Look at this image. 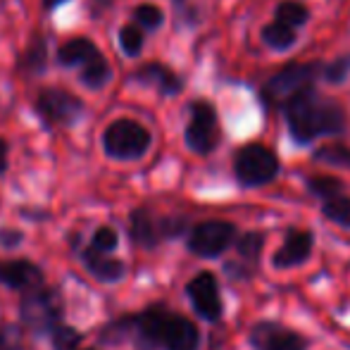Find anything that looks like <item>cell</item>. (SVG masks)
Instances as JSON below:
<instances>
[{
    "instance_id": "obj_1",
    "label": "cell",
    "mask_w": 350,
    "mask_h": 350,
    "mask_svg": "<svg viewBox=\"0 0 350 350\" xmlns=\"http://www.w3.org/2000/svg\"><path fill=\"white\" fill-rule=\"evenodd\" d=\"M286 124L298 143L317 141L319 136H336L346 131V110L341 103L327 98L317 88H305L303 93L286 103Z\"/></svg>"
},
{
    "instance_id": "obj_2",
    "label": "cell",
    "mask_w": 350,
    "mask_h": 350,
    "mask_svg": "<svg viewBox=\"0 0 350 350\" xmlns=\"http://www.w3.org/2000/svg\"><path fill=\"white\" fill-rule=\"evenodd\" d=\"M136 332L148 346L162 350H198L200 336L191 319L167 312L165 308H150L136 317Z\"/></svg>"
},
{
    "instance_id": "obj_3",
    "label": "cell",
    "mask_w": 350,
    "mask_h": 350,
    "mask_svg": "<svg viewBox=\"0 0 350 350\" xmlns=\"http://www.w3.org/2000/svg\"><path fill=\"white\" fill-rule=\"evenodd\" d=\"M57 65L79 67V81L91 91H100L110 83L112 67L103 57L100 48L86 36H74L57 48Z\"/></svg>"
},
{
    "instance_id": "obj_4",
    "label": "cell",
    "mask_w": 350,
    "mask_h": 350,
    "mask_svg": "<svg viewBox=\"0 0 350 350\" xmlns=\"http://www.w3.org/2000/svg\"><path fill=\"white\" fill-rule=\"evenodd\" d=\"M317 79H324V62H291L267 79L262 86V98L267 105L284 110L305 88H312Z\"/></svg>"
},
{
    "instance_id": "obj_5",
    "label": "cell",
    "mask_w": 350,
    "mask_h": 350,
    "mask_svg": "<svg viewBox=\"0 0 350 350\" xmlns=\"http://www.w3.org/2000/svg\"><path fill=\"white\" fill-rule=\"evenodd\" d=\"M33 112L46 129H60V126H72L81 120L86 112V103L67 88L43 86L33 98Z\"/></svg>"
},
{
    "instance_id": "obj_6",
    "label": "cell",
    "mask_w": 350,
    "mask_h": 350,
    "mask_svg": "<svg viewBox=\"0 0 350 350\" xmlns=\"http://www.w3.org/2000/svg\"><path fill=\"white\" fill-rule=\"evenodd\" d=\"M152 136L141 122L122 117L107 124L103 131V150L112 160H139L148 152Z\"/></svg>"
},
{
    "instance_id": "obj_7",
    "label": "cell",
    "mask_w": 350,
    "mask_h": 350,
    "mask_svg": "<svg viewBox=\"0 0 350 350\" xmlns=\"http://www.w3.org/2000/svg\"><path fill=\"white\" fill-rule=\"evenodd\" d=\"M234 174L241 186H265L279 174V157L262 143H248L236 152Z\"/></svg>"
},
{
    "instance_id": "obj_8",
    "label": "cell",
    "mask_w": 350,
    "mask_h": 350,
    "mask_svg": "<svg viewBox=\"0 0 350 350\" xmlns=\"http://www.w3.org/2000/svg\"><path fill=\"white\" fill-rule=\"evenodd\" d=\"M19 317L24 327L31 329L33 334H51L60 324L62 317V300L55 291L33 288L19 305Z\"/></svg>"
},
{
    "instance_id": "obj_9",
    "label": "cell",
    "mask_w": 350,
    "mask_h": 350,
    "mask_svg": "<svg viewBox=\"0 0 350 350\" xmlns=\"http://www.w3.org/2000/svg\"><path fill=\"white\" fill-rule=\"evenodd\" d=\"M184 141L196 155H210L219 143V117L208 100H193L189 105V124Z\"/></svg>"
},
{
    "instance_id": "obj_10",
    "label": "cell",
    "mask_w": 350,
    "mask_h": 350,
    "mask_svg": "<svg viewBox=\"0 0 350 350\" xmlns=\"http://www.w3.org/2000/svg\"><path fill=\"white\" fill-rule=\"evenodd\" d=\"M236 236L234 224L221 219H210L198 224L189 236V248L200 258H215V255L224 253L231 245Z\"/></svg>"
},
{
    "instance_id": "obj_11",
    "label": "cell",
    "mask_w": 350,
    "mask_h": 350,
    "mask_svg": "<svg viewBox=\"0 0 350 350\" xmlns=\"http://www.w3.org/2000/svg\"><path fill=\"white\" fill-rule=\"evenodd\" d=\"M189 298L193 303L196 312L203 319H219L221 314V298H219V286H217V279L212 272H200L191 279L189 284Z\"/></svg>"
},
{
    "instance_id": "obj_12",
    "label": "cell",
    "mask_w": 350,
    "mask_h": 350,
    "mask_svg": "<svg viewBox=\"0 0 350 350\" xmlns=\"http://www.w3.org/2000/svg\"><path fill=\"white\" fill-rule=\"evenodd\" d=\"M250 343L255 350H305V338L291 329L274 322H260L250 332Z\"/></svg>"
},
{
    "instance_id": "obj_13",
    "label": "cell",
    "mask_w": 350,
    "mask_h": 350,
    "mask_svg": "<svg viewBox=\"0 0 350 350\" xmlns=\"http://www.w3.org/2000/svg\"><path fill=\"white\" fill-rule=\"evenodd\" d=\"M131 81L143 83V86H150L157 91V96L172 98L179 96L184 91V79L179 77L172 67L162 65V62H146L136 72H131Z\"/></svg>"
},
{
    "instance_id": "obj_14",
    "label": "cell",
    "mask_w": 350,
    "mask_h": 350,
    "mask_svg": "<svg viewBox=\"0 0 350 350\" xmlns=\"http://www.w3.org/2000/svg\"><path fill=\"white\" fill-rule=\"evenodd\" d=\"M41 269L29 260H3L0 262V284L14 291H33L41 286Z\"/></svg>"
},
{
    "instance_id": "obj_15",
    "label": "cell",
    "mask_w": 350,
    "mask_h": 350,
    "mask_svg": "<svg viewBox=\"0 0 350 350\" xmlns=\"http://www.w3.org/2000/svg\"><path fill=\"white\" fill-rule=\"evenodd\" d=\"M310 250H312V234L310 231H291L286 236L284 245L274 253V267L286 269L293 267V265H303L308 260Z\"/></svg>"
},
{
    "instance_id": "obj_16",
    "label": "cell",
    "mask_w": 350,
    "mask_h": 350,
    "mask_svg": "<svg viewBox=\"0 0 350 350\" xmlns=\"http://www.w3.org/2000/svg\"><path fill=\"white\" fill-rule=\"evenodd\" d=\"M129 229H131V239L139 245L152 248V245L160 243V239L167 236L165 229V219H155L148 210H134L129 219Z\"/></svg>"
},
{
    "instance_id": "obj_17",
    "label": "cell",
    "mask_w": 350,
    "mask_h": 350,
    "mask_svg": "<svg viewBox=\"0 0 350 350\" xmlns=\"http://www.w3.org/2000/svg\"><path fill=\"white\" fill-rule=\"evenodd\" d=\"M81 260H83V267L93 274L98 281H105V284H112V281H120L124 277V265L120 260H112L107 258L103 250L98 248H86L81 253Z\"/></svg>"
},
{
    "instance_id": "obj_18",
    "label": "cell",
    "mask_w": 350,
    "mask_h": 350,
    "mask_svg": "<svg viewBox=\"0 0 350 350\" xmlns=\"http://www.w3.org/2000/svg\"><path fill=\"white\" fill-rule=\"evenodd\" d=\"M46 67H48V41L41 31H33L27 51H24L17 60V72L19 74H43Z\"/></svg>"
},
{
    "instance_id": "obj_19",
    "label": "cell",
    "mask_w": 350,
    "mask_h": 350,
    "mask_svg": "<svg viewBox=\"0 0 350 350\" xmlns=\"http://www.w3.org/2000/svg\"><path fill=\"white\" fill-rule=\"evenodd\" d=\"M262 41H265V46H269L272 51H279V53L288 51V48H293L295 41H298V29L274 19V22L262 27Z\"/></svg>"
},
{
    "instance_id": "obj_20",
    "label": "cell",
    "mask_w": 350,
    "mask_h": 350,
    "mask_svg": "<svg viewBox=\"0 0 350 350\" xmlns=\"http://www.w3.org/2000/svg\"><path fill=\"white\" fill-rule=\"evenodd\" d=\"M274 19L288 24V27L300 29L310 19V10L300 0H281L277 10H274Z\"/></svg>"
},
{
    "instance_id": "obj_21",
    "label": "cell",
    "mask_w": 350,
    "mask_h": 350,
    "mask_svg": "<svg viewBox=\"0 0 350 350\" xmlns=\"http://www.w3.org/2000/svg\"><path fill=\"white\" fill-rule=\"evenodd\" d=\"M131 19L141 29H146V31H157L165 24V12H162V8H157L152 3H141L131 10Z\"/></svg>"
},
{
    "instance_id": "obj_22",
    "label": "cell",
    "mask_w": 350,
    "mask_h": 350,
    "mask_svg": "<svg viewBox=\"0 0 350 350\" xmlns=\"http://www.w3.org/2000/svg\"><path fill=\"white\" fill-rule=\"evenodd\" d=\"M146 29H141L139 24H124L120 29V48L126 57H139L143 53V43H146V36H143Z\"/></svg>"
},
{
    "instance_id": "obj_23",
    "label": "cell",
    "mask_w": 350,
    "mask_h": 350,
    "mask_svg": "<svg viewBox=\"0 0 350 350\" xmlns=\"http://www.w3.org/2000/svg\"><path fill=\"white\" fill-rule=\"evenodd\" d=\"M324 217H329L332 221L341 226H350V196H334V198H327L322 205Z\"/></svg>"
},
{
    "instance_id": "obj_24",
    "label": "cell",
    "mask_w": 350,
    "mask_h": 350,
    "mask_svg": "<svg viewBox=\"0 0 350 350\" xmlns=\"http://www.w3.org/2000/svg\"><path fill=\"white\" fill-rule=\"evenodd\" d=\"M308 189H310V193H314L322 200L343 193V184H341V179H336V176H310Z\"/></svg>"
},
{
    "instance_id": "obj_25",
    "label": "cell",
    "mask_w": 350,
    "mask_h": 350,
    "mask_svg": "<svg viewBox=\"0 0 350 350\" xmlns=\"http://www.w3.org/2000/svg\"><path fill=\"white\" fill-rule=\"evenodd\" d=\"M51 341L55 350H77L79 343H81V334L72 327H65V324H57L51 332Z\"/></svg>"
},
{
    "instance_id": "obj_26",
    "label": "cell",
    "mask_w": 350,
    "mask_h": 350,
    "mask_svg": "<svg viewBox=\"0 0 350 350\" xmlns=\"http://www.w3.org/2000/svg\"><path fill=\"white\" fill-rule=\"evenodd\" d=\"M314 160L329 162L336 167H350V148L346 146H324L314 152Z\"/></svg>"
},
{
    "instance_id": "obj_27",
    "label": "cell",
    "mask_w": 350,
    "mask_h": 350,
    "mask_svg": "<svg viewBox=\"0 0 350 350\" xmlns=\"http://www.w3.org/2000/svg\"><path fill=\"white\" fill-rule=\"evenodd\" d=\"M0 350H24L22 329L10 322L0 324Z\"/></svg>"
},
{
    "instance_id": "obj_28",
    "label": "cell",
    "mask_w": 350,
    "mask_h": 350,
    "mask_svg": "<svg viewBox=\"0 0 350 350\" xmlns=\"http://www.w3.org/2000/svg\"><path fill=\"white\" fill-rule=\"evenodd\" d=\"M241 258L245 260H258L260 250H262V234H245L243 239L236 243Z\"/></svg>"
},
{
    "instance_id": "obj_29",
    "label": "cell",
    "mask_w": 350,
    "mask_h": 350,
    "mask_svg": "<svg viewBox=\"0 0 350 350\" xmlns=\"http://www.w3.org/2000/svg\"><path fill=\"white\" fill-rule=\"evenodd\" d=\"M350 77V57H338L332 65H324V81L341 83Z\"/></svg>"
},
{
    "instance_id": "obj_30",
    "label": "cell",
    "mask_w": 350,
    "mask_h": 350,
    "mask_svg": "<svg viewBox=\"0 0 350 350\" xmlns=\"http://www.w3.org/2000/svg\"><path fill=\"white\" fill-rule=\"evenodd\" d=\"M91 245L103 250V253H110V250L117 248V231L112 229V226H100V229H96V234H93Z\"/></svg>"
},
{
    "instance_id": "obj_31",
    "label": "cell",
    "mask_w": 350,
    "mask_h": 350,
    "mask_svg": "<svg viewBox=\"0 0 350 350\" xmlns=\"http://www.w3.org/2000/svg\"><path fill=\"white\" fill-rule=\"evenodd\" d=\"M22 241V234L14 229H0V243L3 245H17Z\"/></svg>"
},
{
    "instance_id": "obj_32",
    "label": "cell",
    "mask_w": 350,
    "mask_h": 350,
    "mask_svg": "<svg viewBox=\"0 0 350 350\" xmlns=\"http://www.w3.org/2000/svg\"><path fill=\"white\" fill-rule=\"evenodd\" d=\"M8 152H10L8 141L0 139V174H5V170H8Z\"/></svg>"
},
{
    "instance_id": "obj_33",
    "label": "cell",
    "mask_w": 350,
    "mask_h": 350,
    "mask_svg": "<svg viewBox=\"0 0 350 350\" xmlns=\"http://www.w3.org/2000/svg\"><path fill=\"white\" fill-rule=\"evenodd\" d=\"M100 8H112V0H91L93 17H100Z\"/></svg>"
},
{
    "instance_id": "obj_34",
    "label": "cell",
    "mask_w": 350,
    "mask_h": 350,
    "mask_svg": "<svg viewBox=\"0 0 350 350\" xmlns=\"http://www.w3.org/2000/svg\"><path fill=\"white\" fill-rule=\"evenodd\" d=\"M62 3H67V0H43V8H46V10H55V8H60Z\"/></svg>"
},
{
    "instance_id": "obj_35",
    "label": "cell",
    "mask_w": 350,
    "mask_h": 350,
    "mask_svg": "<svg viewBox=\"0 0 350 350\" xmlns=\"http://www.w3.org/2000/svg\"><path fill=\"white\" fill-rule=\"evenodd\" d=\"M174 3H184V0H174Z\"/></svg>"
}]
</instances>
